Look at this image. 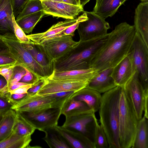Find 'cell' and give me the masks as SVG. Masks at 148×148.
Wrapping results in <instances>:
<instances>
[{"label": "cell", "mask_w": 148, "mask_h": 148, "mask_svg": "<svg viewBox=\"0 0 148 148\" xmlns=\"http://www.w3.org/2000/svg\"><path fill=\"white\" fill-rule=\"evenodd\" d=\"M135 33L134 25L126 22L116 26L108 33L106 42L92 61L90 68L98 72L113 68L129 53Z\"/></svg>", "instance_id": "1"}, {"label": "cell", "mask_w": 148, "mask_h": 148, "mask_svg": "<svg viewBox=\"0 0 148 148\" xmlns=\"http://www.w3.org/2000/svg\"><path fill=\"white\" fill-rule=\"evenodd\" d=\"M108 33L90 40H79L78 44L53 62L54 71L90 68L92 61L106 42Z\"/></svg>", "instance_id": "2"}, {"label": "cell", "mask_w": 148, "mask_h": 148, "mask_svg": "<svg viewBox=\"0 0 148 148\" xmlns=\"http://www.w3.org/2000/svg\"><path fill=\"white\" fill-rule=\"evenodd\" d=\"M122 88L117 86L103 93L99 110V121L109 148H120L119 143V103Z\"/></svg>", "instance_id": "3"}, {"label": "cell", "mask_w": 148, "mask_h": 148, "mask_svg": "<svg viewBox=\"0 0 148 148\" xmlns=\"http://www.w3.org/2000/svg\"><path fill=\"white\" fill-rule=\"evenodd\" d=\"M119 110L120 147L131 148L139 121L122 88L119 101Z\"/></svg>", "instance_id": "4"}, {"label": "cell", "mask_w": 148, "mask_h": 148, "mask_svg": "<svg viewBox=\"0 0 148 148\" xmlns=\"http://www.w3.org/2000/svg\"><path fill=\"white\" fill-rule=\"evenodd\" d=\"M10 53L20 64L39 78L46 79L47 74L44 68L38 63L17 39L2 37Z\"/></svg>", "instance_id": "5"}, {"label": "cell", "mask_w": 148, "mask_h": 148, "mask_svg": "<svg viewBox=\"0 0 148 148\" xmlns=\"http://www.w3.org/2000/svg\"><path fill=\"white\" fill-rule=\"evenodd\" d=\"M134 70L146 90H148V47L136 32L129 52Z\"/></svg>", "instance_id": "6"}, {"label": "cell", "mask_w": 148, "mask_h": 148, "mask_svg": "<svg viewBox=\"0 0 148 148\" xmlns=\"http://www.w3.org/2000/svg\"><path fill=\"white\" fill-rule=\"evenodd\" d=\"M86 12L87 19L79 23L77 28L80 40H90L107 34L110 27L105 19L92 12Z\"/></svg>", "instance_id": "7"}, {"label": "cell", "mask_w": 148, "mask_h": 148, "mask_svg": "<svg viewBox=\"0 0 148 148\" xmlns=\"http://www.w3.org/2000/svg\"><path fill=\"white\" fill-rule=\"evenodd\" d=\"M61 111V108L50 107L35 112H19L36 130L44 132L58 125Z\"/></svg>", "instance_id": "8"}, {"label": "cell", "mask_w": 148, "mask_h": 148, "mask_svg": "<svg viewBox=\"0 0 148 148\" xmlns=\"http://www.w3.org/2000/svg\"><path fill=\"white\" fill-rule=\"evenodd\" d=\"M69 35L46 39L38 44L49 58L54 62L76 45L78 42Z\"/></svg>", "instance_id": "9"}, {"label": "cell", "mask_w": 148, "mask_h": 148, "mask_svg": "<svg viewBox=\"0 0 148 148\" xmlns=\"http://www.w3.org/2000/svg\"><path fill=\"white\" fill-rule=\"evenodd\" d=\"M122 88L139 121L143 117L145 93L148 90L145 89L136 72Z\"/></svg>", "instance_id": "10"}, {"label": "cell", "mask_w": 148, "mask_h": 148, "mask_svg": "<svg viewBox=\"0 0 148 148\" xmlns=\"http://www.w3.org/2000/svg\"><path fill=\"white\" fill-rule=\"evenodd\" d=\"M63 126L74 132L81 133L92 141L94 139L95 121L96 118L95 113L82 114L65 117Z\"/></svg>", "instance_id": "11"}, {"label": "cell", "mask_w": 148, "mask_h": 148, "mask_svg": "<svg viewBox=\"0 0 148 148\" xmlns=\"http://www.w3.org/2000/svg\"><path fill=\"white\" fill-rule=\"evenodd\" d=\"M41 1L43 11L46 14L55 17L72 19L84 11L83 8L80 5H75L50 0Z\"/></svg>", "instance_id": "12"}, {"label": "cell", "mask_w": 148, "mask_h": 148, "mask_svg": "<svg viewBox=\"0 0 148 148\" xmlns=\"http://www.w3.org/2000/svg\"><path fill=\"white\" fill-rule=\"evenodd\" d=\"M89 83L83 82L54 80L47 78L44 84L36 94L44 96L62 92L73 91L75 92L87 87Z\"/></svg>", "instance_id": "13"}, {"label": "cell", "mask_w": 148, "mask_h": 148, "mask_svg": "<svg viewBox=\"0 0 148 148\" xmlns=\"http://www.w3.org/2000/svg\"><path fill=\"white\" fill-rule=\"evenodd\" d=\"M55 100L48 95L44 96L35 94L28 95L20 103L14 106L11 110L21 112H35L51 107Z\"/></svg>", "instance_id": "14"}, {"label": "cell", "mask_w": 148, "mask_h": 148, "mask_svg": "<svg viewBox=\"0 0 148 148\" xmlns=\"http://www.w3.org/2000/svg\"><path fill=\"white\" fill-rule=\"evenodd\" d=\"M12 0H0V36L17 39L12 23Z\"/></svg>", "instance_id": "15"}, {"label": "cell", "mask_w": 148, "mask_h": 148, "mask_svg": "<svg viewBox=\"0 0 148 148\" xmlns=\"http://www.w3.org/2000/svg\"><path fill=\"white\" fill-rule=\"evenodd\" d=\"M135 72L132 58L129 53L113 68L111 75L117 86L123 88Z\"/></svg>", "instance_id": "16"}, {"label": "cell", "mask_w": 148, "mask_h": 148, "mask_svg": "<svg viewBox=\"0 0 148 148\" xmlns=\"http://www.w3.org/2000/svg\"><path fill=\"white\" fill-rule=\"evenodd\" d=\"M97 73V71L92 68L66 71H54L47 78L54 80H69L89 83Z\"/></svg>", "instance_id": "17"}, {"label": "cell", "mask_w": 148, "mask_h": 148, "mask_svg": "<svg viewBox=\"0 0 148 148\" xmlns=\"http://www.w3.org/2000/svg\"><path fill=\"white\" fill-rule=\"evenodd\" d=\"M55 127L71 148H95L94 142L84 134L73 131L62 126L57 125Z\"/></svg>", "instance_id": "18"}, {"label": "cell", "mask_w": 148, "mask_h": 148, "mask_svg": "<svg viewBox=\"0 0 148 148\" xmlns=\"http://www.w3.org/2000/svg\"><path fill=\"white\" fill-rule=\"evenodd\" d=\"M135 14L134 25L136 32L148 47V1L140 3Z\"/></svg>", "instance_id": "19"}, {"label": "cell", "mask_w": 148, "mask_h": 148, "mask_svg": "<svg viewBox=\"0 0 148 148\" xmlns=\"http://www.w3.org/2000/svg\"><path fill=\"white\" fill-rule=\"evenodd\" d=\"M112 69H108L98 72L86 87L101 94L104 93L115 87L117 86L111 75Z\"/></svg>", "instance_id": "20"}, {"label": "cell", "mask_w": 148, "mask_h": 148, "mask_svg": "<svg viewBox=\"0 0 148 148\" xmlns=\"http://www.w3.org/2000/svg\"><path fill=\"white\" fill-rule=\"evenodd\" d=\"M76 21L77 18L66 19L53 25L45 32L31 34L27 36L34 44H38L46 39L53 38L55 35L74 24Z\"/></svg>", "instance_id": "21"}, {"label": "cell", "mask_w": 148, "mask_h": 148, "mask_svg": "<svg viewBox=\"0 0 148 148\" xmlns=\"http://www.w3.org/2000/svg\"><path fill=\"white\" fill-rule=\"evenodd\" d=\"M71 98L85 102L95 113L99 110L102 95L98 92L86 87L74 92Z\"/></svg>", "instance_id": "22"}, {"label": "cell", "mask_w": 148, "mask_h": 148, "mask_svg": "<svg viewBox=\"0 0 148 148\" xmlns=\"http://www.w3.org/2000/svg\"><path fill=\"white\" fill-rule=\"evenodd\" d=\"M21 43L34 59L44 68L48 77L51 76L54 71L53 62L49 58L38 45L34 43Z\"/></svg>", "instance_id": "23"}, {"label": "cell", "mask_w": 148, "mask_h": 148, "mask_svg": "<svg viewBox=\"0 0 148 148\" xmlns=\"http://www.w3.org/2000/svg\"><path fill=\"white\" fill-rule=\"evenodd\" d=\"M126 0H96V5L92 12L105 19L114 15Z\"/></svg>", "instance_id": "24"}, {"label": "cell", "mask_w": 148, "mask_h": 148, "mask_svg": "<svg viewBox=\"0 0 148 148\" xmlns=\"http://www.w3.org/2000/svg\"><path fill=\"white\" fill-rule=\"evenodd\" d=\"M92 112L95 113L85 102L71 98L64 104L61 111V114L65 117Z\"/></svg>", "instance_id": "25"}, {"label": "cell", "mask_w": 148, "mask_h": 148, "mask_svg": "<svg viewBox=\"0 0 148 148\" xmlns=\"http://www.w3.org/2000/svg\"><path fill=\"white\" fill-rule=\"evenodd\" d=\"M132 148H148V121L145 116L139 121Z\"/></svg>", "instance_id": "26"}, {"label": "cell", "mask_w": 148, "mask_h": 148, "mask_svg": "<svg viewBox=\"0 0 148 148\" xmlns=\"http://www.w3.org/2000/svg\"><path fill=\"white\" fill-rule=\"evenodd\" d=\"M31 135L22 136L13 130L5 139L0 142V148H25L29 147Z\"/></svg>", "instance_id": "27"}, {"label": "cell", "mask_w": 148, "mask_h": 148, "mask_svg": "<svg viewBox=\"0 0 148 148\" xmlns=\"http://www.w3.org/2000/svg\"><path fill=\"white\" fill-rule=\"evenodd\" d=\"M55 126L47 128L44 131L45 135L43 139L51 148H71Z\"/></svg>", "instance_id": "28"}, {"label": "cell", "mask_w": 148, "mask_h": 148, "mask_svg": "<svg viewBox=\"0 0 148 148\" xmlns=\"http://www.w3.org/2000/svg\"><path fill=\"white\" fill-rule=\"evenodd\" d=\"M16 117V112L12 110L3 114L0 122V142L6 138L12 131Z\"/></svg>", "instance_id": "29"}, {"label": "cell", "mask_w": 148, "mask_h": 148, "mask_svg": "<svg viewBox=\"0 0 148 148\" xmlns=\"http://www.w3.org/2000/svg\"><path fill=\"white\" fill-rule=\"evenodd\" d=\"M46 14L43 10L40 11L16 21L24 32L28 34L32 32L37 23Z\"/></svg>", "instance_id": "30"}, {"label": "cell", "mask_w": 148, "mask_h": 148, "mask_svg": "<svg viewBox=\"0 0 148 148\" xmlns=\"http://www.w3.org/2000/svg\"><path fill=\"white\" fill-rule=\"evenodd\" d=\"M15 111L17 117L13 130L20 136H31L34 132L36 129L19 112Z\"/></svg>", "instance_id": "31"}, {"label": "cell", "mask_w": 148, "mask_h": 148, "mask_svg": "<svg viewBox=\"0 0 148 148\" xmlns=\"http://www.w3.org/2000/svg\"><path fill=\"white\" fill-rule=\"evenodd\" d=\"M94 142L95 148H109L106 133L101 125L99 124L96 118L95 121Z\"/></svg>", "instance_id": "32"}, {"label": "cell", "mask_w": 148, "mask_h": 148, "mask_svg": "<svg viewBox=\"0 0 148 148\" xmlns=\"http://www.w3.org/2000/svg\"><path fill=\"white\" fill-rule=\"evenodd\" d=\"M43 10L41 1L40 0H28L21 12L15 18L17 21L29 14Z\"/></svg>", "instance_id": "33"}, {"label": "cell", "mask_w": 148, "mask_h": 148, "mask_svg": "<svg viewBox=\"0 0 148 148\" xmlns=\"http://www.w3.org/2000/svg\"><path fill=\"white\" fill-rule=\"evenodd\" d=\"M74 92L73 91H69L56 92L46 95H48L55 99L51 107L62 108Z\"/></svg>", "instance_id": "34"}, {"label": "cell", "mask_w": 148, "mask_h": 148, "mask_svg": "<svg viewBox=\"0 0 148 148\" xmlns=\"http://www.w3.org/2000/svg\"><path fill=\"white\" fill-rule=\"evenodd\" d=\"M26 73L25 68L20 64H16L13 68L12 76L7 84L8 88L11 85L19 82Z\"/></svg>", "instance_id": "35"}, {"label": "cell", "mask_w": 148, "mask_h": 148, "mask_svg": "<svg viewBox=\"0 0 148 148\" xmlns=\"http://www.w3.org/2000/svg\"><path fill=\"white\" fill-rule=\"evenodd\" d=\"M12 19L14 32L17 39L22 43L27 44L34 43L27 37L25 33L17 24L14 15L12 16Z\"/></svg>", "instance_id": "36"}, {"label": "cell", "mask_w": 148, "mask_h": 148, "mask_svg": "<svg viewBox=\"0 0 148 148\" xmlns=\"http://www.w3.org/2000/svg\"><path fill=\"white\" fill-rule=\"evenodd\" d=\"M27 95V93L11 94L8 92L6 93L4 97L13 106L20 103Z\"/></svg>", "instance_id": "37"}, {"label": "cell", "mask_w": 148, "mask_h": 148, "mask_svg": "<svg viewBox=\"0 0 148 148\" xmlns=\"http://www.w3.org/2000/svg\"><path fill=\"white\" fill-rule=\"evenodd\" d=\"M17 64V62L10 53L0 54V68Z\"/></svg>", "instance_id": "38"}, {"label": "cell", "mask_w": 148, "mask_h": 148, "mask_svg": "<svg viewBox=\"0 0 148 148\" xmlns=\"http://www.w3.org/2000/svg\"><path fill=\"white\" fill-rule=\"evenodd\" d=\"M25 69L26 70V73L19 82L33 85L40 79L38 78L27 69Z\"/></svg>", "instance_id": "39"}, {"label": "cell", "mask_w": 148, "mask_h": 148, "mask_svg": "<svg viewBox=\"0 0 148 148\" xmlns=\"http://www.w3.org/2000/svg\"><path fill=\"white\" fill-rule=\"evenodd\" d=\"M16 64L5 66L0 68V75L5 79L7 84L12 76L13 68Z\"/></svg>", "instance_id": "40"}, {"label": "cell", "mask_w": 148, "mask_h": 148, "mask_svg": "<svg viewBox=\"0 0 148 148\" xmlns=\"http://www.w3.org/2000/svg\"><path fill=\"white\" fill-rule=\"evenodd\" d=\"M28 0H12L14 15L15 19L22 10Z\"/></svg>", "instance_id": "41"}, {"label": "cell", "mask_w": 148, "mask_h": 148, "mask_svg": "<svg viewBox=\"0 0 148 148\" xmlns=\"http://www.w3.org/2000/svg\"><path fill=\"white\" fill-rule=\"evenodd\" d=\"M13 106L4 97L0 96V113H5Z\"/></svg>", "instance_id": "42"}, {"label": "cell", "mask_w": 148, "mask_h": 148, "mask_svg": "<svg viewBox=\"0 0 148 148\" xmlns=\"http://www.w3.org/2000/svg\"><path fill=\"white\" fill-rule=\"evenodd\" d=\"M46 79H40L36 83L32 85V86L28 89L27 91V94L32 95L36 93L45 83Z\"/></svg>", "instance_id": "43"}, {"label": "cell", "mask_w": 148, "mask_h": 148, "mask_svg": "<svg viewBox=\"0 0 148 148\" xmlns=\"http://www.w3.org/2000/svg\"><path fill=\"white\" fill-rule=\"evenodd\" d=\"M8 92L7 82L5 79L0 75V96L4 97Z\"/></svg>", "instance_id": "44"}, {"label": "cell", "mask_w": 148, "mask_h": 148, "mask_svg": "<svg viewBox=\"0 0 148 148\" xmlns=\"http://www.w3.org/2000/svg\"><path fill=\"white\" fill-rule=\"evenodd\" d=\"M32 84H30L20 87L16 89L10 91L11 94H25L27 93V91L31 88Z\"/></svg>", "instance_id": "45"}, {"label": "cell", "mask_w": 148, "mask_h": 148, "mask_svg": "<svg viewBox=\"0 0 148 148\" xmlns=\"http://www.w3.org/2000/svg\"><path fill=\"white\" fill-rule=\"evenodd\" d=\"M9 53L8 47L3 40L2 37L0 36V54Z\"/></svg>", "instance_id": "46"}, {"label": "cell", "mask_w": 148, "mask_h": 148, "mask_svg": "<svg viewBox=\"0 0 148 148\" xmlns=\"http://www.w3.org/2000/svg\"><path fill=\"white\" fill-rule=\"evenodd\" d=\"M148 91H147L145 93V99L143 106V111L144 113V116L147 119H148Z\"/></svg>", "instance_id": "47"}, {"label": "cell", "mask_w": 148, "mask_h": 148, "mask_svg": "<svg viewBox=\"0 0 148 148\" xmlns=\"http://www.w3.org/2000/svg\"><path fill=\"white\" fill-rule=\"evenodd\" d=\"M28 84H28L19 82H17L11 85L8 87V92L14 90L21 86Z\"/></svg>", "instance_id": "48"}, {"label": "cell", "mask_w": 148, "mask_h": 148, "mask_svg": "<svg viewBox=\"0 0 148 148\" xmlns=\"http://www.w3.org/2000/svg\"><path fill=\"white\" fill-rule=\"evenodd\" d=\"M62 2L66 3L75 5H79L75 0H61Z\"/></svg>", "instance_id": "49"}, {"label": "cell", "mask_w": 148, "mask_h": 148, "mask_svg": "<svg viewBox=\"0 0 148 148\" xmlns=\"http://www.w3.org/2000/svg\"><path fill=\"white\" fill-rule=\"evenodd\" d=\"M90 0H79L80 5L83 8L84 5Z\"/></svg>", "instance_id": "50"}, {"label": "cell", "mask_w": 148, "mask_h": 148, "mask_svg": "<svg viewBox=\"0 0 148 148\" xmlns=\"http://www.w3.org/2000/svg\"><path fill=\"white\" fill-rule=\"evenodd\" d=\"M40 0L41 1H45V0H50V1H54L62 2L61 0Z\"/></svg>", "instance_id": "51"}, {"label": "cell", "mask_w": 148, "mask_h": 148, "mask_svg": "<svg viewBox=\"0 0 148 148\" xmlns=\"http://www.w3.org/2000/svg\"><path fill=\"white\" fill-rule=\"evenodd\" d=\"M4 113H0V122L1 121Z\"/></svg>", "instance_id": "52"}, {"label": "cell", "mask_w": 148, "mask_h": 148, "mask_svg": "<svg viewBox=\"0 0 148 148\" xmlns=\"http://www.w3.org/2000/svg\"><path fill=\"white\" fill-rule=\"evenodd\" d=\"M78 3L79 5H80V3H79V0H75Z\"/></svg>", "instance_id": "53"}, {"label": "cell", "mask_w": 148, "mask_h": 148, "mask_svg": "<svg viewBox=\"0 0 148 148\" xmlns=\"http://www.w3.org/2000/svg\"><path fill=\"white\" fill-rule=\"evenodd\" d=\"M142 2L148 1V0H140Z\"/></svg>", "instance_id": "54"}]
</instances>
